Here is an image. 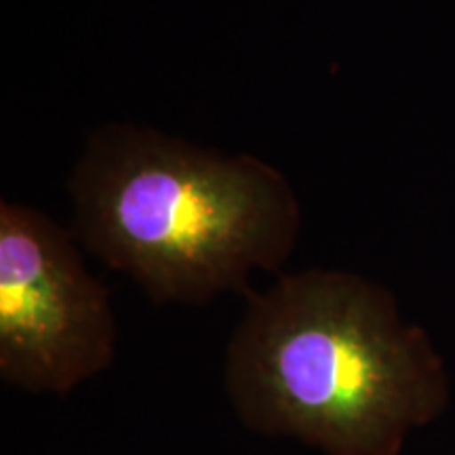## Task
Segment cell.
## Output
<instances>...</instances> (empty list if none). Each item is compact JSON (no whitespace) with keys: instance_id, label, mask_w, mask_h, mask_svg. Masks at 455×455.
<instances>
[{"instance_id":"6da1fadb","label":"cell","mask_w":455,"mask_h":455,"mask_svg":"<svg viewBox=\"0 0 455 455\" xmlns=\"http://www.w3.org/2000/svg\"><path fill=\"white\" fill-rule=\"evenodd\" d=\"M224 388L247 430L325 455H401L449 405L447 369L395 295L331 268L281 275L247 295Z\"/></svg>"},{"instance_id":"7a4b0ae2","label":"cell","mask_w":455,"mask_h":455,"mask_svg":"<svg viewBox=\"0 0 455 455\" xmlns=\"http://www.w3.org/2000/svg\"><path fill=\"white\" fill-rule=\"evenodd\" d=\"M72 235L158 306L251 293L291 258L301 204L264 158L224 155L133 123H106L68 180Z\"/></svg>"},{"instance_id":"3957f363","label":"cell","mask_w":455,"mask_h":455,"mask_svg":"<svg viewBox=\"0 0 455 455\" xmlns=\"http://www.w3.org/2000/svg\"><path fill=\"white\" fill-rule=\"evenodd\" d=\"M112 295L78 241L44 212L0 203V379L32 395H68L112 367Z\"/></svg>"}]
</instances>
